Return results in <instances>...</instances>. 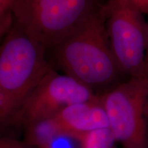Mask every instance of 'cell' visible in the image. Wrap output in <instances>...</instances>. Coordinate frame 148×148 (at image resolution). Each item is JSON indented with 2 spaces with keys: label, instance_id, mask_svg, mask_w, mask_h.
<instances>
[{
  "label": "cell",
  "instance_id": "1",
  "mask_svg": "<svg viewBox=\"0 0 148 148\" xmlns=\"http://www.w3.org/2000/svg\"><path fill=\"white\" fill-rule=\"evenodd\" d=\"M51 51L56 67L92 90L115 84L122 73L111 49L103 5L94 9Z\"/></svg>",
  "mask_w": 148,
  "mask_h": 148
},
{
  "label": "cell",
  "instance_id": "2",
  "mask_svg": "<svg viewBox=\"0 0 148 148\" xmlns=\"http://www.w3.org/2000/svg\"><path fill=\"white\" fill-rule=\"evenodd\" d=\"M45 51L13 22L0 45V123H8L37 84L53 69Z\"/></svg>",
  "mask_w": 148,
  "mask_h": 148
},
{
  "label": "cell",
  "instance_id": "3",
  "mask_svg": "<svg viewBox=\"0 0 148 148\" xmlns=\"http://www.w3.org/2000/svg\"><path fill=\"white\" fill-rule=\"evenodd\" d=\"M99 5L97 0H18L12 12L14 21L47 51Z\"/></svg>",
  "mask_w": 148,
  "mask_h": 148
},
{
  "label": "cell",
  "instance_id": "4",
  "mask_svg": "<svg viewBox=\"0 0 148 148\" xmlns=\"http://www.w3.org/2000/svg\"><path fill=\"white\" fill-rule=\"evenodd\" d=\"M100 97L116 141L123 148H148V76L130 77Z\"/></svg>",
  "mask_w": 148,
  "mask_h": 148
},
{
  "label": "cell",
  "instance_id": "5",
  "mask_svg": "<svg viewBox=\"0 0 148 148\" xmlns=\"http://www.w3.org/2000/svg\"><path fill=\"white\" fill-rule=\"evenodd\" d=\"M112 53L122 73L148 76V23L139 11L127 5H103Z\"/></svg>",
  "mask_w": 148,
  "mask_h": 148
},
{
  "label": "cell",
  "instance_id": "6",
  "mask_svg": "<svg viewBox=\"0 0 148 148\" xmlns=\"http://www.w3.org/2000/svg\"><path fill=\"white\" fill-rule=\"evenodd\" d=\"M98 95L77 79L51 69L27 96L9 122L27 126L52 117L74 103L93 99Z\"/></svg>",
  "mask_w": 148,
  "mask_h": 148
},
{
  "label": "cell",
  "instance_id": "7",
  "mask_svg": "<svg viewBox=\"0 0 148 148\" xmlns=\"http://www.w3.org/2000/svg\"><path fill=\"white\" fill-rule=\"evenodd\" d=\"M55 116L64 132L79 136L109 127L100 95L91 100L67 106Z\"/></svg>",
  "mask_w": 148,
  "mask_h": 148
},
{
  "label": "cell",
  "instance_id": "8",
  "mask_svg": "<svg viewBox=\"0 0 148 148\" xmlns=\"http://www.w3.org/2000/svg\"><path fill=\"white\" fill-rule=\"evenodd\" d=\"M25 138L29 146L42 148L64 132L56 116L35 121L27 126Z\"/></svg>",
  "mask_w": 148,
  "mask_h": 148
},
{
  "label": "cell",
  "instance_id": "9",
  "mask_svg": "<svg viewBox=\"0 0 148 148\" xmlns=\"http://www.w3.org/2000/svg\"><path fill=\"white\" fill-rule=\"evenodd\" d=\"M116 140L109 127L84 134L83 148H114Z\"/></svg>",
  "mask_w": 148,
  "mask_h": 148
},
{
  "label": "cell",
  "instance_id": "10",
  "mask_svg": "<svg viewBox=\"0 0 148 148\" xmlns=\"http://www.w3.org/2000/svg\"><path fill=\"white\" fill-rule=\"evenodd\" d=\"M84 136L64 132L42 148H83Z\"/></svg>",
  "mask_w": 148,
  "mask_h": 148
},
{
  "label": "cell",
  "instance_id": "11",
  "mask_svg": "<svg viewBox=\"0 0 148 148\" xmlns=\"http://www.w3.org/2000/svg\"><path fill=\"white\" fill-rule=\"evenodd\" d=\"M107 5H127L139 11L143 15L148 16V0H108Z\"/></svg>",
  "mask_w": 148,
  "mask_h": 148
},
{
  "label": "cell",
  "instance_id": "12",
  "mask_svg": "<svg viewBox=\"0 0 148 148\" xmlns=\"http://www.w3.org/2000/svg\"><path fill=\"white\" fill-rule=\"evenodd\" d=\"M0 148H30V146L14 138L0 136Z\"/></svg>",
  "mask_w": 148,
  "mask_h": 148
},
{
  "label": "cell",
  "instance_id": "13",
  "mask_svg": "<svg viewBox=\"0 0 148 148\" xmlns=\"http://www.w3.org/2000/svg\"><path fill=\"white\" fill-rule=\"evenodd\" d=\"M18 0H0V21L12 13L14 5Z\"/></svg>",
  "mask_w": 148,
  "mask_h": 148
},
{
  "label": "cell",
  "instance_id": "14",
  "mask_svg": "<svg viewBox=\"0 0 148 148\" xmlns=\"http://www.w3.org/2000/svg\"><path fill=\"white\" fill-rule=\"evenodd\" d=\"M13 22L14 18L12 16V12L7 15L3 19L0 21V40L2 39L5 35L7 34V32L10 30V27L13 24Z\"/></svg>",
  "mask_w": 148,
  "mask_h": 148
},
{
  "label": "cell",
  "instance_id": "15",
  "mask_svg": "<svg viewBox=\"0 0 148 148\" xmlns=\"http://www.w3.org/2000/svg\"><path fill=\"white\" fill-rule=\"evenodd\" d=\"M147 62L148 64V26H147Z\"/></svg>",
  "mask_w": 148,
  "mask_h": 148
},
{
  "label": "cell",
  "instance_id": "16",
  "mask_svg": "<svg viewBox=\"0 0 148 148\" xmlns=\"http://www.w3.org/2000/svg\"><path fill=\"white\" fill-rule=\"evenodd\" d=\"M147 119L148 121V105H147Z\"/></svg>",
  "mask_w": 148,
  "mask_h": 148
}]
</instances>
